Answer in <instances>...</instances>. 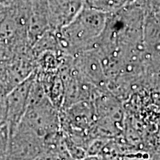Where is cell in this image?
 <instances>
[{
	"instance_id": "cell-2",
	"label": "cell",
	"mask_w": 160,
	"mask_h": 160,
	"mask_svg": "<svg viewBox=\"0 0 160 160\" xmlns=\"http://www.w3.org/2000/svg\"><path fill=\"white\" fill-rule=\"evenodd\" d=\"M35 72L16 86L5 97V115L4 123L11 135L21 122L29 103L30 91L35 77Z\"/></svg>"
},
{
	"instance_id": "cell-5",
	"label": "cell",
	"mask_w": 160,
	"mask_h": 160,
	"mask_svg": "<svg viewBox=\"0 0 160 160\" xmlns=\"http://www.w3.org/2000/svg\"><path fill=\"white\" fill-rule=\"evenodd\" d=\"M18 1H19V0H0V4L5 6V7L9 8L13 5H14V4L16 2H17Z\"/></svg>"
},
{
	"instance_id": "cell-4",
	"label": "cell",
	"mask_w": 160,
	"mask_h": 160,
	"mask_svg": "<svg viewBox=\"0 0 160 160\" xmlns=\"http://www.w3.org/2000/svg\"><path fill=\"white\" fill-rule=\"evenodd\" d=\"M5 115V97L0 96V125L4 124Z\"/></svg>"
},
{
	"instance_id": "cell-1",
	"label": "cell",
	"mask_w": 160,
	"mask_h": 160,
	"mask_svg": "<svg viewBox=\"0 0 160 160\" xmlns=\"http://www.w3.org/2000/svg\"><path fill=\"white\" fill-rule=\"evenodd\" d=\"M45 150L44 139L19 123L10 135L8 157L16 160H34Z\"/></svg>"
},
{
	"instance_id": "cell-3",
	"label": "cell",
	"mask_w": 160,
	"mask_h": 160,
	"mask_svg": "<svg viewBox=\"0 0 160 160\" xmlns=\"http://www.w3.org/2000/svg\"><path fill=\"white\" fill-rule=\"evenodd\" d=\"M9 139L8 129L4 123L0 125V160L8 156Z\"/></svg>"
}]
</instances>
